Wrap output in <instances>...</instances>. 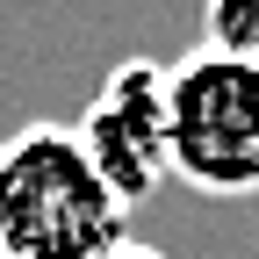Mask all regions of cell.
<instances>
[{"label": "cell", "mask_w": 259, "mask_h": 259, "mask_svg": "<svg viewBox=\"0 0 259 259\" xmlns=\"http://www.w3.org/2000/svg\"><path fill=\"white\" fill-rule=\"evenodd\" d=\"M0 245L15 259H108L130 245V209L65 122H29L0 144Z\"/></svg>", "instance_id": "obj_1"}, {"label": "cell", "mask_w": 259, "mask_h": 259, "mask_svg": "<svg viewBox=\"0 0 259 259\" xmlns=\"http://www.w3.org/2000/svg\"><path fill=\"white\" fill-rule=\"evenodd\" d=\"M173 173L202 194H259V65L187 51L166 87Z\"/></svg>", "instance_id": "obj_2"}, {"label": "cell", "mask_w": 259, "mask_h": 259, "mask_svg": "<svg viewBox=\"0 0 259 259\" xmlns=\"http://www.w3.org/2000/svg\"><path fill=\"white\" fill-rule=\"evenodd\" d=\"M166 87L173 65L158 58H122L101 79V94L87 101V115L72 122L79 151L94 158V173L108 180V194L122 209L151 202L173 180V130H166Z\"/></svg>", "instance_id": "obj_3"}, {"label": "cell", "mask_w": 259, "mask_h": 259, "mask_svg": "<svg viewBox=\"0 0 259 259\" xmlns=\"http://www.w3.org/2000/svg\"><path fill=\"white\" fill-rule=\"evenodd\" d=\"M202 51H223L238 65H259V0H209Z\"/></svg>", "instance_id": "obj_4"}, {"label": "cell", "mask_w": 259, "mask_h": 259, "mask_svg": "<svg viewBox=\"0 0 259 259\" xmlns=\"http://www.w3.org/2000/svg\"><path fill=\"white\" fill-rule=\"evenodd\" d=\"M108 259H166V252H158V245H137V238H130V245H115Z\"/></svg>", "instance_id": "obj_5"}, {"label": "cell", "mask_w": 259, "mask_h": 259, "mask_svg": "<svg viewBox=\"0 0 259 259\" xmlns=\"http://www.w3.org/2000/svg\"><path fill=\"white\" fill-rule=\"evenodd\" d=\"M0 259H15V252H8V245H0Z\"/></svg>", "instance_id": "obj_6"}]
</instances>
